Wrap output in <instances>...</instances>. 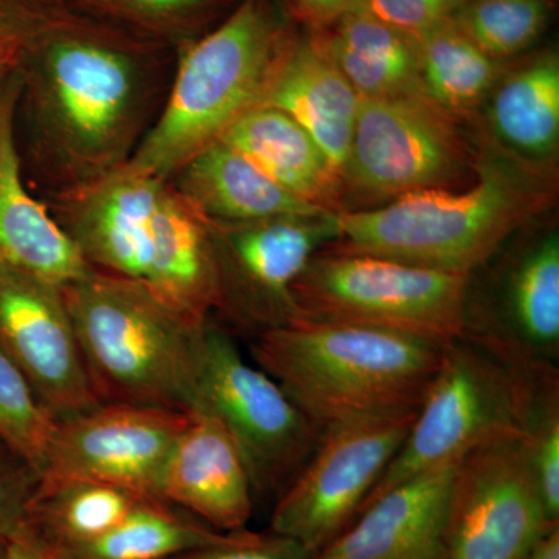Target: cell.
Instances as JSON below:
<instances>
[{"label": "cell", "mask_w": 559, "mask_h": 559, "mask_svg": "<svg viewBox=\"0 0 559 559\" xmlns=\"http://www.w3.org/2000/svg\"><path fill=\"white\" fill-rule=\"evenodd\" d=\"M178 50L53 11L21 51L14 114L28 189L40 201L120 171L159 117Z\"/></svg>", "instance_id": "6da1fadb"}, {"label": "cell", "mask_w": 559, "mask_h": 559, "mask_svg": "<svg viewBox=\"0 0 559 559\" xmlns=\"http://www.w3.org/2000/svg\"><path fill=\"white\" fill-rule=\"evenodd\" d=\"M474 179L468 189L419 191L378 207L342 210L325 250L473 275L557 198L546 164L502 148L481 151Z\"/></svg>", "instance_id": "7a4b0ae2"}, {"label": "cell", "mask_w": 559, "mask_h": 559, "mask_svg": "<svg viewBox=\"0 0 559 559\" xmlns=\"http://www.w3.org/2000/svg\"><path fill=\"white\" fill-rule=\"evenodd\" d=\"M447 344L349 323L296 320L253 337L250 356L320 430L418 411Z\"/></svg>", "instance_id": "3957f363"}, {"label": "cell", "mask_w": 559, "mask_h": 559, "mask_svg": "<svg viewBox=\"0 0 559 559\" xmlns=\"http://www.w3.org/2000/svg\"><path fill=\"white\" fill-rule=\"evenodd\" d=\"M296 28L277 0H240L179 50L159 117L121 170L165 180L264 105Z\"/></svg>", "instance_id": "277c9868"}, {"label": "cell", "mask_w": 559, "mask_h": 559, "mask_svg": "<svg viewBox=\"0 0 559 559\" xmlns=\"http://www.w3.org/2000/svg\"><path fill=\"white\" fill-rule=\"evenodd\" d=\"M61 289L98 403L197 407L205 326L186 325L135 280L92 271Z\"/></svg>", "instance_id": "5b68a950"}, {"label": "cell", "mask_w": 559, "mask_h": 559, "mask_svg": "<svg viewBox=\"0 0 559 559\" xmlns=\"http://www.w3.org/2000/svg\"><path fill=\"white\" fill-rule=\"evenodd\" d=\"M557 380L554 364L518 362L465 334L444 345L409 433L360 511L401 481L457 463L487 441L525 432L539 396Z\"/></svg>", "instance_id": "8992f818"}, {"label": "cell", "mask_w": 559, "mask_h": 559, "mask_svg": "<svg viewBox=\"0 0 559 559\" xmlns=\"http://www.w3.org/2000/svg\"><path fill=\"white\" fill-rule=\"evenodd\" d=\"M471 277L323 249L294 283L293 322L349 323L450 344L465 334Z\"/></svg>", "instance_id": "52a82bcc"}, {"label": "cell", "mask_w": 559, "mask_h": 559, "mask_svg": "<svg viewBox=\"0 0 559 559\" xmlns=\"http://www.w3.org/2000/svg\"><path fill=\"white\" fill-rule=\"evenodd\" d=\"M465 121L426 92L359 98L342 210L378 207L419 191L462 189L479 160Z\"/></svg>", "instance_id": "ba28073f"}, {"label": "cell", "mask_w": 559, "mask_h": 559, "mask_svg": "<svg viewBox=\"0 0 559 559\" xmlns=\"http://www.w3.org/2000/svg\"><path fill=\"white\" fill-rule=\"evenodd\" d=\"M212 412L240 448L253 496H278L304 468L322 432L277 382L242 358L234 340L207 323L197 407Z\"/></svg>", "instance_id": "9c48e42d"}, {"label": "cell", "mask_w": 559, "mask_h": 559, "mask_svg": "<svg viewBox=\"0 0 559 559\" xmlns=\"http://www.w3.org/2000/svg\"><path fill=\"white\" fill-rule=\"evenodd\" d=\"M415 412L352 419L323 430L304 468L277 498L271 532L314 557L358 516L406 439Z\"/></svg>", "instance_id": "30bf717a"}, {"label": "cell", "mask_w": 559, "mask_h": 559, "mask_svg": "<svg viewBox=\"0 0 559 559\" xmlns=\"http://www.w3.org/2000/svg\"><path fill=\"white\" fill-rule=\"evenodd\" d=\"M558 525L544 509L524 432L487 441L459 460L444 559H528Z\"/></svg>", "instance_id": "8fae6325"}, {"label": "cell", "mask_w": 559, "mask_h": 559, "mask_svg": "<svg viewBox=\"0 0 559 559\" xmlns=\"http://www.w3.org/2000/svg\"><path fill=\"white\" fill-rule=\"evenodd\" d=\"M336 213L221 223L209 230L218 308L253 337L293 322V286L312 257L336 238Z\"/></svg>", "instance_id": "7c38bea8"}, {"label": "cell", "mask_w": 559, "mask_h": 559, "mask_svg": "<svg viewBox=\"0 0 559 559\" xmlns=\"http://www.w3.org/2000/svg\"><path fill=\"white\" fill-rule=\"evenodd\" d=\"M190 412L100 404L55 425L39 479L106 481L159 499L167 460Z\"/></svg>", "instance_id": "4fadbf2b"}, {"label": "cell", "mask_w": 559, "mask_h": 559, "mask_svg": "<svg viewBox=\"0 0 559 559\" xmlns=\"http://www.w3.org/2000/svg\"><path fill=\"white\" fill-rule=\"evenodd\" d=\"M0 349L55 425L100 406L87 380L61 285L0 266Z\"/></svg>", "instance_id": "5bb4252c"}, {"label": "cell", "mask_w": 559, "mask_h": 559, "mask_svg": "<svg viewBox=\"0 0 559 559\" xmlns=\"http://www.w3.org/2000/svg\"><path fill=\"white\" fill-rule=\"evenodd\" d=\"M164 182L120 170L43 202L92 271L142 283Z\"/></svg>", "instance_id": "9a60e30c"}, {"label": "cell", "mask_w": 559, "mask_h": 559, "mask_svg": "<svg viewBox=\"0 0 559 559\" xmlns=\"http://www.w3.org/2000/svg\"><path fill=\"white\" fill-rule=\"evenodd\" d=\"M159 498L223 533L252 516L253 488L240 448L212 412L193 409L167 460Z\"/></svg>", "instance_id": "2e32d148"}, {"label": "cell", "mask_w": 559, "mask_h": 559, "mask_svg": "<svg viewBox=\"0 0 559 559\" xmlns=\"http://www.w3.org/2000/svg\"><path fill=\"white\" fill-rule=\"evenodd\" d=\"M20 92L16 68L0 86V266L68 285L92 270L25 182L14 130Z\"/></svg>", "instance_id": "e0dca14e"}, {"label": "cell", "mask_w": 559, "mask_h": 559, "mask_svg": "<svg viewBox=\"0 0 559 559\" xmlns=\"http://www.w3.org/2000/svg\"><path fill=\"white\" fill-rule=\"evenodd\" d=\"M455 465L401 481L371 500L311 559H444Z\"/></svg>", "instance_id": "ac0fdd59"}, {"label": "cell", "mask_w": 559, "mask_h": 559, "mask_svg": "<svg viewBox=\"0 0 559 559\" xmlns=\"http://www.w3.org/2000/svg\"><path fill=\"white\" fill-rule=\"evenodd\" d=\"M143 285L191 329H204L218 308V277L209 223L164 182L151 224Z\"/></svg>", "instance_id": "d6986e66"}, {"label": "cell", "mask_w": 559, "mask_h": 559, "mask_svg": "<svg viewBox=\"0 0 559 559\" xmlns=\"http://www.w3.org/2000/svg\"><path fill=\"white\" fill-rule=\"evenodd\" d=\"M264 105L296 120L344 182L359 95L330 57L319 32H296Z\"/></svg>", "instance_id": "ffe728a7"}, {"label": "cell", "mask_w": 559, "mask_h": 559, "mask_svg": "<svg viewBox=\"0 0 559 559\" xmlns=\"http://www.w3.org/2000/svg\"><path fill=\"white\" fill-rule=\"evenodd\" d=\"M167 182L210 221L246 223L280 216L330 215L282 189L240 151L221 140L191 157Z\"/></svg>", "instance_id": "44dd1931"}, {"label": "cell", "mask_w": 559, "mask_h": 559, "mask_svg": "<svg viewBox=\"0 0 559 559\" xmlns=\"http://www.w3.org/2000/svg\"><path fill=\"white\" fill-rule=\"evenodd\" d=\"M219 140L294 197L330 213L344 209L340 176L318 143L283 110L270 105L249 110Z\"/></svg>", "instance_id": "7402d4cb"}, {"label": "cell", "mask_w": 559, "mask_h": 559, "mask_svg": "<svg viewBox=\"0 0 559 559\" xmlns=\"http://www.w3.org/2000/svg\"><path fill=\"white\" fill-rule=\"evenodd\" d=\"M466 336V334H465ZM471 337V336H469ZM481 341L507 358L557 364L559 352V238L550 231L513 264L506 282L499 330Z\"/></svg>", "instance_id": "603a6c76"}, {"label": "cell", "mask_w": 559, "mask_h": 559, "mask_svg": "<svg viewBox=\"0 0 559 559\" xmlns=\"http://www.w3.org/2000/svg\"><path fill=\"white\" fill-rule=\"evenodd\" d=\"M488 100V123L500 148L533 164L554 157L559 142L557 51L507 70Z\"/></svg>", "instance_id": "cb8c5ba5"}, {"label": "cell", "mask_w": 559, "mask_h": 559, "mask_svg": "<svg viewBox=\"0 0 559 559\" xmlns=\"http://www.w3.org/2000/svg\"><path fill=\"white\" fill-rule=\"evenodd\" d=\"M316 32L359 98L425 92L417 40L378 20L366 5Z\"/></svg>", "instance_id": "d4e9b609"}, {"label": "cell", "mask_w": 559, "mask_h": 559, "mask_svg": "<svg viewBox=\"0 0 559 559\" xmlns=\"http://www.w3.org/2000/svg\"><path fill=\"white\" fill-rule=\"evenodd\" d=\"M150 499L106 481L39 479L17 538L40 550L79 546L105 535Z\"/></svg>", "instance_id": "484cf974"}, {"label": "cell", "mask_w": 559, "mask_h": 559, "mask_svg": "<svg viewBox=\"0 0 559 559\" xmlns=\"http://www.w3.org/2000/svg\"><path fill=\"white\" fill-rule=\"evenodd\" d=\"M229 536L178 507L150 499L90 543L58 550L38 549L49 559H170L223 543Z\"/></svg>", "instance_id": "4316f807"}, {"label": "cell", "mask_w": 559, "mask_h": 559, "mask_svg": "<svg viewBox=\"0 0 559 559\" xmlns=\"http://www.w3.org/2000/svg\"><path fill=\"white\" fill-rule=\"evenodd\" d=\"M417 49L423 90L463 119L487 100L507 72V62L480 50L452 21L419 36Z\"/></svg>", "instance_id": "83f0119b"}, {"label": "cell", "mask_w": 559, "mask_h": 559, "mask_svg": "<svg viewBox=\"0 0 559 559\" xmlns=\"http://www.w3.org/2000/svg\"><path fill=\"white\" fill-rule=\"evenodd\" d=\"M230 0H62L66 9L180 50L227 16Z\"/></svg>", "instance_id": "f1b7e54d"}, {"label": "cell", "mask_w": 559, "mask_h": 559, "mask_svg": "<svg viewBox=\"0 0 559 559\" xmlns=\"http://www.w3.org/2000/svg\"><path fill=\"white\" fill-rule=\"evenodd\" d=\"M550 13L551 0H466L452 22L489 57L507 62L538 43Z\"/></svg>", "instance_id": "f546056e"}, {"label": "cell", "mask_w": 559, "mask_h": 559, "mask_svg": "<svg viewBox=\"0 0 559 559\" xmlns=\"http://www.w3.org/2000/svg\"><path fill=\"white\" fill-rule=\"evenodd\" d=\"M53 429L28 382L0 349V443L40 476Z\"/></svg>", "instance_id": "4dcf8cb0"}, {"label": "cell", "mask_w": 559, "mask_h": 559, "mask_svg": "<svg viewBox=\"0 0 559 559\" xmlns=\"http://www.w3.org/2000/svg\"><path fill=\"white\" fill-rule=\"evenodd\" d=\"M530 457L547 518L559 524V388L544 393L528 419Z\"/></svg>", "instance_id": "1f68e13d"}, {"label": "cell", "mask_w": 559, "mask_h": 559, "mask_svg": "<svg viewBox=\"0 0 559 559\" xmlns=\"http://www.w3.org/2000/svg\"><path fill=\"white\" fill-rule=\"evenodd\" d=\"M39 476L31 465L0 443V540L21 536Z\"/></svg>", "instance_id": "d6a6232c"}, {"label": "cell", "mask_w": 559, "mask_h": 559, "mask_svg": "<svg viewBox=\"0 0 559 559\" xmlns=\"http://www.w3.org/2000/svg\"><path fill=\"white\" fill-rule=\"evenodd\" d=\"M466 0H366L382 22L417 40L444 22L452 21Z\"/></svg>", "instance_id": "836d02e7"}, {"label": "cell", "mask_w": 559, "mask_h": 559, "mask_svg": "<svg viewBox=\"0 0 559 559\" xmlns=\"http://www.w3.org/2000/svg\"><path fill=\"white\" fill-rule=\"evenodd\" d=\"M170 559H311L297 540L277 533H252L240 530L213 546L187 551Z\"/></svg>", "instance_id": "e575fe53"}, {"label": "cell", "mask_w": 559, "mask_h": 559, "mask_svg": "<svg viewBox=\"0 0 559 559\" xmlns=\"http://www.w3.org/2000/svg\"><path fill=\"white\" fill-rule=\"evenodd\" d=\"M53 11L32 0H0V49H24Z\"/></svg>", "instance_id": "d590c367"}, {"label": "cell", "mask_w": 559, "mask_h": 559, "mask_svg": "<svg viewBox=\"0 0 559 559\" xmlns=\"http://www.w3.org/2000/svg\"><path fill=\"white\" fill-rule=\"evenodd\" d=\"M286 16L308 31H325L349 11L366 5V0H277Z\"/></svg>", "instance_id": "8d00e7d4"}, {"label": "cell", "mask_w": 559, "mask_h": 559, "mask_svg": "<svg viewBox=\"0 0 559 559\" xmlns=\"http://www.w3.org/2000/svg\"><path fill=\"white\" fill-rule=\"evenodd\" d=\"M7 559H49L27 539L7 540Z\"/></svg>", "instance_id": "74e56055"}, {"label": "cell", "mask_w": 559, "mask_h": 559, "mask_svg": "<svg viewBox=\"0 0 559 559\" xmlns=\"http://www.w3.org/2000/svg\"><path fill=\"white\" fill-rule=\"evenodd\" d=\"M528 559H559V525L539 540Z\"/></svg>", "instance_id": "f35d334b"}, {"label": "cell", "mask_w": 559, "mask_h": 559, "mask_svg": "<svg viewBox=\"0 0 559 559\" xmlns=\"http://www.w3.org/2000/svg\"><path fill=\"white\" fill-rule=\"evenodd\" d=\"M21 51L16 49H0V86L5 83L11 72L17 68L20 62Z\"/></svg>", "instance_id": "ab89813d"}, {"label": "cell", "mask_w": 559, "mask_h": 559, "mask_svg": "<svg viewBox=\"0 0 559 559\" xmlns=\"http://www.w3.org/2000/svg\"><path fill=\"white\" fill-rule=\"evenodd\" d=\"M33 3H36V5H39L40 9L44 10H60L62 9V0H32Z\"/></svg>", "instance_id": "60d3db41"}, {"label": "cell", "mask_w": 559, "mask_h": 559, "mask_svg": "<svg viewBox=\"0 0 559 559\" xmlns=\"http://www.w3.org/2000/svg\"><path fill=\"white\" fill-rule=\"evenodd\" d=\"M0 559H7V546L3 540H0Z\"/></svg>", "instance_id": "b9f144b4"}]
</instances>
